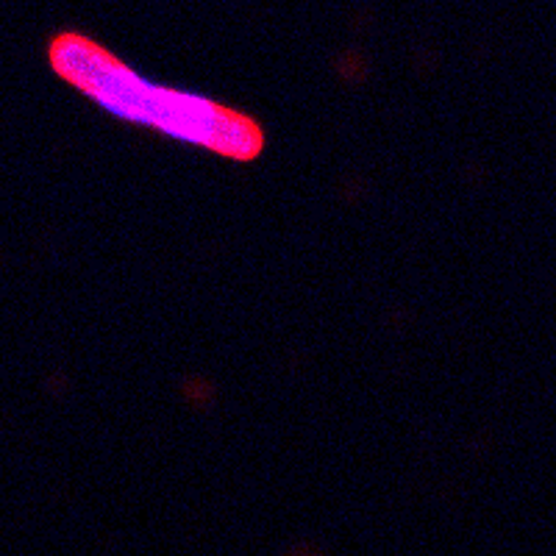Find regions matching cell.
<instances>
[{
  "label": "cell",
  "mask_w": 556,
  "mask_h": 556,
  "mask_svg": "<svg viewBox=\"0 0 556 556\" xmlns=\"http://www.w3.org/2000/svg\"><path fill=\"white\" fill-rule=\"evenodd\" d=\"M51 64L64 81L121 121L231 159H253L265 146L262 128L251 117L203 96L148 81L87 37L62 34L53 39Z\"/></svg>",
  "instance_id": "6da1fadb"
}]
</instances>
